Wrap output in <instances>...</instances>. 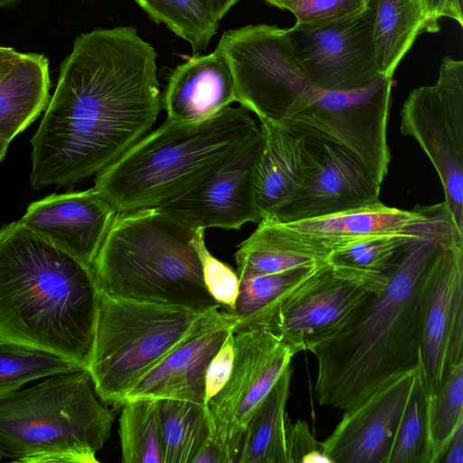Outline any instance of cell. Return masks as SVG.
I'll return each instance as SVG.
<instances>
[{"label":"cell","mask_w":463,"mask_h":463,"mask_svg":"<svg viewBox=\"0 0 463 463\" xmlns=\"http://www.w3.org/2000/svg\"><path fill=\"white\" fill-rule=\"evenodd\" d=\"M114 411L87 369L54 374L0 401V449L23 463H98Z\"/></svg>","instance_id":"6"},{"label":"cell","mask_w":463,"mask_h":463,"mask_svg":"<svg viewBox=\"0 0 463 463\" xmlns=\"http://www.w3.org/2000/svg\"><path fill=\"white\" fill-rule=\"evenodd\" d=\"M287 453L288 463H331L307 422L301 420L292 423L287 419Z\"/></svg>","instance_id":"37"},{"label":"cell","mask_w":463,"mask_h":463,"mask_svg":"<svg viewBox=\"0 0 463 463\" xmlns=\"http://www.w3.org/2000/svg\"><path fill=\"white\" fill-rule=\"evenodd\" d=\"M425 16L424 32L436 33L440 18L448 17L463 26V0H421Z\"/></svg>","instance_id":"39"},{"label":"cell","mask_w":463,"mask_h":463,"mask_svg":"<svg viewBox=\"0 0 463 463\" xmlns=\"http://www.w3.org/2000/svg\"><path fill=\"white\" fill-rule=\"evenodd\" d=\"M101 291L91 267L14 222L0 228V340L87 369Z\"/></svg>","instance_id":"3"},{"label":"cell","mask_w":463,"mask_h":463,"mask_svg":"<svg viewBox=\"0 0 463 463\" xmlns=\"http://www.w3.org/2000/svg\"><path fill=\"white\" fill-rule=\"evenodd\" d=\"M117 213L110 202L92 187L33 202L18 222L92 267Z\"/></svg>","instance_id":"17"},{"label":"cell","mask_w":463,"mask_h":463,"mask_svg":"<svg viewBox=\"0 0 463 463\" xmlns=\"http://www.w3.org/2000/svg\"><path fill=\"white\" fill-rule=\"evenodd\" d=\"M263 144L261 132L201 184L155 208L192 230H239L247 222L259 223L254 179Z\"/></svg>","instance_id":"16"},{"label":"cell","mask_w":463,"mask_h":463,"mask_svg":"<svg viewBox=\"0 0 463 463\" xmlns=\"http://www.w3.org/2000/svg\"><path fill=\"white\" fill-rule=\"evenodd\" d=\"M49 62L38 53H23L0 80V138L10 143L45 109L50 100Z\"/></svg>","instance_id":"25"},{"label":"cell","mask_w":463,"mask_h":463,"mask_svg":"<svg viewBox=\"0 0 463 463\" xmlns=\"http://www.w3.org/2000/svg\"><path fill=\"white\" fill-rule=\"evenodd\" d=\"M22 55L13 48L0 46V80L12 70Z\"/></svg>","instance_id":"43"},{"label":"cell","mask_w":463,"mask_h":463,"mask_svg":"<svg viewBox=\"0 0 463 463\" xmlns=\"http://www.w3.org/2000/svg\"><path fill=\"white\" fill-rule=\"evenodd\" d=\"M192 463H229V460L220 447L209 438Z\"/></svg>","instance_id":"41"},{"label":"cell","mask_w":463,"mask_h":463,"mask_svg":"<svg viewBox=\"0 0 463 463\" xmlns=\"http://www.w3.org/2000/svg\"><path fill=\"white\" fill-rule=\"evenodd\" d=\"M156 57L132 26L77 36L31 139L34 189L97 175L150 131L162 109Z\"/></svg>","instance_id":"1"},{"label":"cell","mask_w":463,"mask_h":463,"mask_svg":"<svg viewBox=\"0 0 463 463\" xmlns=\"http://www.w3.org/2000/svg\"><path fill=\"white\" fill-rule=\"evenodd\" d=\"M370 0H300L288 11L296 23H320L345 18L364 11Z\"/></svg>","instance_id":"36"},{"label":"cell","mask_w":463,"mask_h":463,"mask_svg":"<svg viewBox=\"0 0 463 463\" xmlns=\"http://www.w3.org/2000/svg\"><path fill=\"white\" fill-rule=\"evenodd\" d=\"M430 404V395L418 366L385 463H432Z\"/></svg>","instance_id":"30"},{"label":"cell","mask_w":463,"mask_h":463,"mask_svg":"<svg viewBox=\"0 0 463 463\" xmlns=\"http://www.w3.org/2000/svg\"><path fill=\"white\" fill-rule=\"evenodd\" d=\"M206 11L216 21L220 22L230 9L240 0H200Z\"/></svg>","instance_id":"42"},{"label":"cell","mask_w":463,"mask_h":463,"mask_svg":"<svg viewBox=\"0 0 463 463\" xmlns=\"http://www.w3.org/2000/svg\"><path fill=\"white\" fill-rule=\"evenodd\" d=\"M463 423V361L430 396V433L433 451L432 463H439L448 443L459 424Z\"/></svg>","instance_id":"34"},{"label":"cell","mask_w":463,"mask_h":463,"mask_svg":"<svg viewBox=\"0 0 463 463\" xmlns=\"http://www.w3.org/2000/svg\"><path fill=\"white\" fill-rule=\"evenodd\" d=\"M194 231L155 207L118 213L91 267L100 291L190 308L221 307L204 285Z\"/></svg>","instance_id":"5"},{"label":"cell","mask_w":463,"mask_h":463,"mask_svg":"<svg viewBox=\"0 0 463 463\" xmlns=\"http://www.w3.org/2000/svg\"><path fill=\"white\" fill-rule=\"evenodd\" d=\"M401 132L413 137L438 173L445 203L463 235V61L445 56L436 84L412 90L401 110Z\"/></svg>","instance_id":"10"},{"label":"cell","mask_w":463,"mask_h":463,"mask_svg":"<svg viewBox=\"0 0 463 463\" xmlns=\"http://www.w3.org/2000/svg\"><path fill=\"white\" fill-rule=\"evenodd\" d=\"M463 361V242L443 244L431 264L419 369L430 396Z\"/></svg>","instance_id":"15"},{"label":"cell","mask_w":463,"mask_h":463,"mask_svg":"<svg viewBox=\"0 0 463 463\" xmlns=\"http://www.w3.org/2000/svg\"><path fill=\"white\" fill-rule=\"evenodd\" d=\"M260 135L242 105L197 122L166 118L97 174L94 187L118 213L156 207L201 184Z\"/></svg>","instance_id":"4"},{"label":"cell","mask_w":463,"mask_h":463,"mask_svg":"<svg viewBox=\"0 0 463 463\" xmlns=\"http://www.w3.org/2000/svg\"><path fill=\"white\" fill-rule=\"evenodd\" d=\"M377 0L352 16L285 28L293 52L310 83L323 90L348 91L380 78L373 26Z\"/></svg>","instance_id":"12"},{"label":"cell","mask_w":463,"mask_h":463,"mask_svg":"<svg viewBox=\"0 0 463 463\" xmlns=\"http://www.w3.org/2000/svg\"><path fill=\"white\" fill-rule=\"evenodd\" d=\"M164 463H192L210 438L205 404L158 400Z\"/></svg>","instance_id":"28"},{"label":"cell","mask_w":463,"mask_h":463,"mask_svg":"<svg viewBox=\"0 0 463 463\" xmlns=\"http://www.w3.org/2000/svg\"><path fill=\"white\" fill-rule=\"evenodd\" d=\"M449 225L454 226L443 202L433 219L422 229L360 238L331 251L326 261L335 269L379 293L400 267L416 238Z\"/></svg>","instance_id":"22"},{"label":"cell","mask_w":463,"mask_h":463,"mask_svg":"<svg viewBox=\"0 0 463 463\" xmlns=\"http://www.w3.org/2000/svg\"><path fill=\"white\" fill-rule=\"evenodd\" d=\"M20 0H0V9L1 8H5V7H10L14 5H15L16 3H18Z\"/></svg>","instance_id":"46"},{"label":"cell","mask_w":463,"mask_h":463,"mask_svg":"<svg viewBox=\"0 0 463 463\" xmlns=\"http://www.w3.org/2000/svg\"><path fill=\"white\" fill-rule=\"evenodd\" d=\"M319 266L278 273H237L239 295L233 314L239 322L235 331L257 327L282 297L305 281Z\"/></svg>","instance_id":"29"},{"label":"cell","mask_w":463,"mask_h":463,"mask_svg":"<svg viewBox=\"0 0 463 463\" xmlns=\"http://www.w3.org/2000/svg\"><path fill=\"white\" fill-rule=\"evenodd\" d=\"M295 134L300 138L303 178L289 202L268 219L298 222L380 202L381 184L345 147L320 136Z\"/></svg>","instance_id":"14"},{"label":"cell","mask_w":463,"mask_h":463,"mask_svg":"<svg viewBox=\"0 0 463 463\" xmlns=\"http://www.w3.org/2000/svg\"><path fill=\"white\" fill-rule=\"evenodd\" d=\"M331 250L318 240L292 230L283 222L262 219L257 229L237 246V273H278L317 267Z\"/></svg>","instance_id":"23"},{"label":"cell","mask_w":463,"mask_h":463,"mask_svg":"<svg viewBox=\"0 0 463 463\" xmlns=\"http://www.w3.org/2000/svg\"><path fill=\"white\" fill-rule=\"evenodd\" d=\"M204 234V229L197 228L192 237V245L201 264L204 285L222 309L233 314L239 295V276L231 266L209 251Z\"/></svg>","instance_id":"35"},{"label":"cell","mask_w":463,"mask_h":463,"mask_svg":"<svg viewBox=\"0 0 463 463\" xmlns=\"http://www.w3.org/2000/svg\"><path fill=\"white\" fill-rule=\"evenodd\" d=\"M264 2L268 3L270 5H273L275 7H278L281 10H287L288 7L300 0H263Z\"/></svg>","instance_id":"44"},{"label":"cell","mask_w":463,"mask_h":463,"mask_svg":"<svg viewBox=\"0 0 463 463\" xmlns=\"http://www.w3.org/2000/svg\"><path fill=\"white\" fill-rule=\"evenodd\" d=\"M79 369L61 356L0 340V401L32 381Z\"/></svg>","instance_id":"32"},{"label":"cell","mask_w":463,"mask_h":463,"mask_svg":"<svg viewBox=\"0 0 463 463\" xmlns=\"http://www.w3.org/2000/svg\"><path fill=\"white\" fill-rule=\"evenodd\" d=\"M416 370L396 378L358 405L345 410L333 432L320 441L331 463L386 462Z\"/></svg>","instance_id":"18"},{"label":"cell","mask_w":463,"mask_h":463,"mask_svg":"<svg viewBox=\"0 0 463 463\" xmlns=\"http://www.w3.org/2000/svg\"><path fill=\"white\" fill-rule=\"evenodd\" d=\"M237 101L235 85L226 59L216 49L194 54L172 71L163 99L168 119L197 122Z\"/></svg>","instance_id":"20"},{"label":"cell","mask_w":463,"mask_h":463,"mask_svg":"<svg viewBox=\"0 0 463 463\" xmlns=\"http://www.w3.org/2000/svg\"><path fill=\"white\" fill-rule=\"evenodd\" d=\"M292 373L288 365L251 416L235 463H288L286 405Z\"/></svg>","instance_id":"26"},{"label":"cell","mask_w":463,"mask_h":463,"mask_svg":"<svg viewBox=\"0 0 463 463\" xmlns=\"http://www.w3.org/2000/svg\"><path fill=\"white\" fill-rule=\"evenodd\" d=\"M294 355L266 326L234 331L232 373L206 403L210 438L229 463H235L248 422Z\"/></svg>","instance_id":"11"},{"label":"cell","mask_w":463,"mask_h":463,"mask_svg":"<svg viewBox=\"0 0 463 463\" xmlns=\"http://www.w3.org/2000/svg\"><path fill=\"white\" fill-rule=\"evenodd\" d=\"M439 206L440 203L417 205L405 211L378 202L335 214L283 223L318 240L333 251L367 236L419 231L433 219Z\"/></svg>","instance_id":"21"},{"label":"cell","mask_w":463,"mask_h":463,"mask_svg":"<svg viewBox=\"0 0 463 463\" xmlns=\"http://www.w3.org/2000/svg\"><path fill=\"white\" fill-rule=\"evenodd\" d=\"M5 457V454L3 453V451L0 449V460L4 459Z\"/></svg>","instance_id":"47"},{"label":"cell","mask_w":463,"mask_h":463,"mask_svg":"<svg viewBox=\"0 0 463 463\" xmlns=\"http://www.w3.org/2000/svg\"><path fill=\"white\" fill-rule=\"evenodd\" d=\"M9 144L8 142H6L5 140L0 138V162L5 158V155H6V152H7V149H8V146H9Z\"/></svg>","instance_id":"45"},{"label":"cell","mask_w":463,"mask_h":463,"mask_svg":"<svg viewBox=\"0 0 463 463\" xmlns=\"http://www.w3.org/2000/svg\"><path fill=\"white\" fill-rule=\"evenodd\" d=\"M238 322L235 316L179 345L137 381L126 394L123 404L137 399L205 404L207 366L227 336L235 331Z\"/></svg>","instance_id":"19"},{"label":"cell","mask_w":463,"mask_h":463,"mask_svg":"<svg viewBox=\"0 0 463 463\" xmlns=\"http://www.w3.org/2000/svg\"><path fill=\"white\" fill-rule=\"evenodd\" d=\"M156 24H164L175 35L186 41L197 54L204 51L219 23L200 0H136Z\"/></svg>","instance_id":"33"},{"label":"cell","mask_w":463,"mask_h":463,"mask_svg":"<svg viewBox=\"0 0 463 463\" xmlns=\"http://www.w3.org/2000/svg\"><path fill=\"white\" fill-rule=\"evenodd\" d=\"M235 317L111 297L101 292L89 371L99 398L119 409L126 394L164 357L195 335Z\"/></svg>","instance_id":"7"},{"label":"cell","mask_w":463,"mask_h":463,"mask_svg":"<svg viewBox=\"0 0 463 463\" xmlns=\"http://www.w3.org/2000/svg\"><path fill=\"white\" fill-rule=\"evenodd\" d=\"M216 50L230 66L237 102L260 121L279 124L312 85L285 28L259 24L231 29L223 32Z\"/></svg>","instance_id":"9"},{"label":"cell","mask_w":463,"mask_h":463,"mask_svg":"<svg viewBox=\"0 0 463 463\" xmlns=\"http://www.w3.org/2000/svg\"><path fill=\"white\" fill-rule=\"evenodd\" d=\"M233 362L234 331L227 336L207 366L204 391L205 405L225 385L232 373Z\"/></svg>","instance_id":"38"},{"label":"cell","mask_w":463,"mask_h":463,"mask_svg":"<svg viewBox=\"0 0 463 463\" xmlns=\"http://www.w3.org/2000/svg\"><path fill=\"white\" fill-rule=\"evenodd\" d=\"M119 409L118 435L122 461L164 463L158 400H132Z\"/></svg>","instance_id":"31"},{"label":"cell","mask_w":463,"mask_h":463,"mask_svg":"<svg viewBox=\"0 0 463 463\" xmlns=\"http://www.w3.org/2000/svg\"><path fill=\"white\" fill-rule=\"evenodd\" d=\"M376 292L327 261L282 297L261 319L296 354L346 324Z\"/></svg>","instance_id":"13"},{"label":"cell","mask_w":463,"mask_h":463,"mask_svg":"<svg viewBox=\"0 0 463 463\" xmlns=\"http://www.w3.org/2000/svg\"><path fill=\"white\" fill-rule=\"evenodd\" d=\"M439 463H463V423L457 428Z\"/></svg>","instance_id":"40"},{"label":"cell","mask_w":463,"mask_h":463,"mask_svg":"<svg viewBox=\"0 0 463 463\" xmlns=\"http://www.w3.org/2000/svg\"><path fill=\"white\" fill-rule=\"evenodd\" d=\"M463 242L453 226L416 238L386 287L316 345L318 403L347 410L420 364L431 264L443 244Z\"/></svg>","instance_id":"2"},{"label":"cell","mask_w":463,"mask_h":463,"mask_svg":"<svg viewBox=\"0 0 463 463\" xmlns=\"http://www.w3.org/2000/svg\"><path fill=\"white\" fill-rule=\"evenodd\" d=\"M260 127L264 144L254 185L261 218L268 219L286 205L299 187L304 164L298 135L269 121H260Z\"/></svg>","instance_id":"24"},{"label":"cell","mask_w":463,"mask_h":463,"mask_svg":"<svg viewBox=\"0 0 463 463\" xmlns=\"http://www.w3.org/2000/svg\"><path fill=\"white\" fill-rule=\"evenodd\" d=\"M392 78L348 91L323 90L311 85L279 124L294 133L336 142L382 184L391 153L387 143Z\"/></svg>","instance_id":"8"},{"label":"cell","mask_w":463,"mask_h":463,"mask_svg":"<svg viewBox=\"0 0 463 463\" xmlns=\"http://www.w3.org/2000/svg\"><path fill=\"white\" fill-rule=\"evenodd\" d=\"M424 27L421 0H377L373 41L382 76L392 78Z\"/></svg>","instance_id":"27"}]
</instances>
